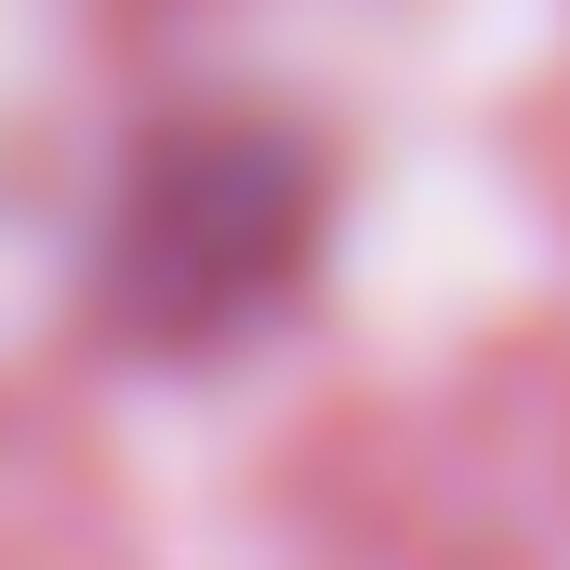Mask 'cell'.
Here are the masks:
<instances>
[{
	"label": "cell",
	"mask_w": 570,
	"mask_h": 570,
	"mask_svg": "<svg viewBox=\"0 0 570 570\" xmlns=\"http://www.w3.org/2000/svg\"><path fill=\"white\" fill-rule=\"evenodd\" d=\"M279 253V159L253 146H173L146 159L134 213H120V279L146 292V318H213L266 279Z\"/></svg>",
	"instance_id": "obj_1"
}]
</instances>
